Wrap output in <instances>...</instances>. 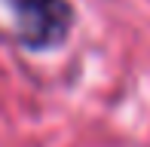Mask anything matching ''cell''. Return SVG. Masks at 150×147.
I'll list each match as a JSON object with an SVG mask.
<instances>
[{
	"label": "cell",
	"mask_w": 150,
	"mask_h": 147,
	"mask_svg": "<svg viewBox=\"0 0 150 147\" xmlns=\"http://www.w3.org/2000/svg\"><path fill=\"white\" fill-rule=\"evenodd\" d=\"M18 22L25 43L34 49L55 46L67 34L71 25V9L64 0H6Z\"/></svg>",
	"instance_id": "obj_1"
}]
</instances>
